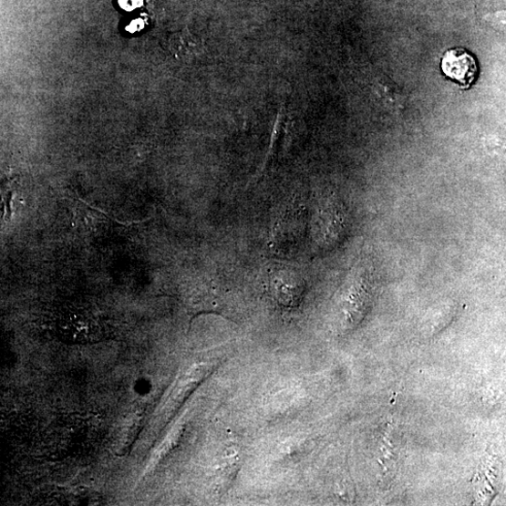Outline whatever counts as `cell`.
Masks as SVG:
<instances>
[{"mask_svg": "<svg viewBox=\"0 0 506 506\" xmlns=\"http://www.w3.org/2000/svg\"><path fill=\"white\" fill-rule=\"evenodd\" d=\"M191 322L201 315H218L225 317L227 302L224 288L213 280L201 277L193 281L183 294Z\"/></svg>", "mask_w": 506, "mask_h": 506, "instance_id": "6da1fadb", "label": "cell"}, {"mask_svg": "<svg viewBox=\"0 0 506 506\" xmlns=\"http://www.w3.org/2000/svg\"><path fill=\"white\" fill-rule=\"evenodd\" d=\"M441 66L448 77L465 88L476 81L479 74L476 58L462 48L449 50L442 58Z\"/></svg>", "mask_w": 506, "mask_h": 506, "instance_id": "7a4b0ae2", "label": "cell"}, {"mask_svg": "<svg viewBox=\"0 0 506 506\" xmlns=\"http://www.w3.org/2000/svg\"><path fill=\"white\" fill-rule=\"evenodd\" d=\"M16 193L15 181L7 180L0 183V231L5 229L13 220Z\"/></svg>", "mask_w": 506, "mask_h": 506, "instance_id": "3957f363", "label": "cell"}, {"mask_svg": "<svg viewBox=\"0 0 506 506\" xmlns=\"http://www.w3.org/2000/svg\"><path fill=\"white\" fill-rule=\"evenodd\" d=\"M273 294L282 307L290 308L297 305L300 299V289L294 284L285 282L284 278H275L272 284Z\"/></svg>", "mask_w": 506, "mask_h": 506, "instance_id": "277c9868", "label": "cell"}, {"mask_svg": "<svg viewBox=\"0 0 506 506\" xmlns=\"http://www.w3.org/2000/svg\"><path fill=\"white\" fill-rule=\"evenodd\" d=\"M171 45L173 51L183 58H192L201 54V42L188 32L179 33Z\"/></svg>", "mask_w": 506, "mask_h": 506, "instance_id": "5b68a950", "label": "cell"}, {"mask_svg": "<svg viewBox=\"0 0 506 506\" xmlns=\"http://www.w3.org/2000/svg\"><path fill=\"white\" fill-rule=\"evenodd\" d=\"M120 5L124 9H135L140 6L142 0H119Z\"/></svg>", "mask_w": 506, "mask_h": 506, "instance_id": "8992f818", "label": "cell"}]
</instances>
